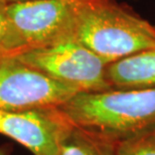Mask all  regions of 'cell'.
<instances>
[{
    "label": "cell",
    "instance_id": "obj_1",
    "mask_svg": "<svg viewBox=\"0 0 155 155\" xmlns=\"http://www.w3.org/2000/svg\"><path fill=\"white\" fill-rule=\"evenodd\" d=\"M60 109L77 128L115 145L155 128V88L81 92Z\"/></svg>",
    "mask_w": 155,
    "mask_h": 155
},
{
    "label": "cell",
    "instance_id": "obj_2",
    "mask_svg": "<svg viewBox=\"0 0 155 155\" xmlns=\"http://www.w3.org/2000/svg\"><path fill=\"white\" fill-rule=\"evenodd\" d=\"M72 38L110 64L155 48V26L114 0H86Z\"/></svg>",
    "mask_w": 155,
    "mask_h": 155
},
{
    "label": "cell",
    "instance_id": "obj_3",
    "mask_svg": "<svg viewBox=\"0 0 155 155\" xmlns=\"http://www.w3.org/2000/svg\"><path fill=\"white\" fill-rule=\"evenodd\" d=\"M86 0H26L5 4L8 31L4 58L71 40L76 16Z\"/></svg>",
    "mask_w": 155,
    "mask_h": 155
},
{
    "label": "cell",
    "instance_id": "obj_4",
    "mask_svg": "<svg viewBox=\"0 0 155 155\" xmlns=\"http://www.w3.org/2000/svg\"><path fill=\"white\" fill-rule=\"evenodd\" d=\"M13 58L79 92L112 90L107 80L108 64L74 39L31 49Z\"/></svg>",
    "mask_w": 155,
    "mask_h": 155
},
{
    "label": "cell",
    "instance_id": "obj_5",
    "mask_svg": "<svg viewBox=\"0 0 155 155\" xmlns=\"http://www.w3.org/2000/svg\"><path fill=\"white\" fill-rule=\"evenodd\" d=\"M78 93L16 58H0V110L25 111L60 108Z\"/></svg>",
    "mask_w": 155,
    "mask_h": 155
},
{
    "label": "cell",
    "instance_id": "obj_6",
    "mask_svg": "<svg viewBox=\"0 0 155 155\" xmlns=\"http://www.w3.org/2000/svg\"><path fill=\"white\" fill-rule=\"evenodd\" d=\"M73 128L60 108L0 110V134L17 141L33 155H60Z\"/></svg>",
    "mask_w": 155,
    "mask_h": 155
},
{
    "label": "cell",
    "instance_id": "obj_7",
    "mask_svg": "<svg viewBox=\"0 0 155 155\" xmlns=\"http://www.w3.org/2000/svg\"><path fill=\"white\" fill-rule=\"evenodd\" d=\"M107 80L115 90L155 88V48L108 64Z\"/></svg>",
    "mask_w": 155,
    "mask_h": 155
},
{
    "label": "cell",
    "instance_id": "obj_8",
    "mask_svg": "<svg viewBox=\"0 0 155 155\" xmlns=\"http://www.w3.org/2000/svg\"><path fill=\"white\" fill-rule=\"evenodd\" d=\"M60 155H115V146L74 126Z\"/></svg>",
    "mask_w": 155,
    "mask_h": 155
},
{
    "label": "cell",
    "instance_id": "obj_9",
    "mask_svg": "<svg viewBox=\"0 0 155 155\" xmlns=\"http://www.w3.org/2000/svg\"><path fill=\"white\" fill-rule=\"evenodd\" d=\"M114 146L115 155H155V128Z\"/></svg>",
    "mask_w": 155,
    "mask_h": 155
},
{
    "label": "cell",
    "instance_id": "obj_10",
    "mask_svg": "<svg viewBox=\"0 0 155 155\" xmlns=\"http://www.w3.org/2000/svg\"><path fill=\"white\" fill-rule=\"evenodd\" d=\"M8 31V20L5 12V4L0 2V58H4V45Z\"/></svg>",
    "mask_w": 155,
    "mask_h": 155
},
{
    "label": "cell",
    "instance_id": "obj_11",
    "mask_svg": "<svg viewBox=\"0 0 155 155\" xmlns=\"http://www.w3.org/2000/svg\"><path fill=\"white\" fill-rule=\"evenodd\" d=\"M21 1H26V0H0V2L4 3V4H10V3H16Z\"/></svg>",
    "mask_w": 155,
    "mask_h": 155
},
{
    "label": "cell",
    "instance_id": "obj_12",
    "mask_svg": "<svg viewBox=\"0 0 155 155\" xmlns=\"http://www.w3.org/2000/svg\"><path fill=\"white\" fill-rule=\"evenodd\" d=\"M0 155H6V154H5V153H3V152H2V151H1V150H0Z\"/></svg>",
    "mask_w": 155,
    "mask_h": 155
}]
</instances>
